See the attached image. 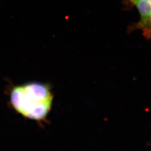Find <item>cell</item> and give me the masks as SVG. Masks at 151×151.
I'll return each mask as SVG.
<instances>
[{
	"mask_svg": "<svg viewBox=\"0 0 151 151\" xmlns=\"http://www.w3.org/2000/svg\"><path fill=\"white\" fill-rule=\"evenodd\" d=\"M151 34V15L150 16V23H149V25L148 29L147 31V33L145 35L147 36L148 37L149 35H150Z\"/></svg>",
	"mask_w": 151,
	"mask_h": 151,
	"instance_id": "3957f363",
	"label": "cell"
},
{
	"mask_svg": "<svg viewBox=\"0 0 151 151\" xmlns=\"http://www.w3.org/2000/svg\"><path fill=\"white\" fill-rule=\"evenodd\" d=\"M53 98L48 85L31 82L14 88L11 102L15 110L26 118L42 121L51 110Z\"/></svg>",
	"mask_w": 151,
	"mask_h": 151,
	"instance_id": "6da1fadb",
	"label": "cell"
},
{
	"mask_svg": "<svg viewBox=\"0 0 151 151\" xmlns=\"http://www.w3.org/2000/svg\"><path fill=\"white\" fill-rule=\"evenodd\" d=\"M143 1H146L150 3V4H151V0H143Z\"/></svg>",
	"mask_w": 151,
	"mask_h": 151,
	"instance_id": "277c9868",
	"label": "cell"
},
{
	"mask_svg": "<svg viewBox=\"0 0 151 151\" xmlns=\"http://www.w3.org/2000/svg\"><path fill=\"white\" fill-rule=\"evenodd\" d=\"M137 8L141 15V19L137 24V27L147 33L148 29L151 15V4L143 0H131Z\"/></svg>",
	"mask_w": 151,
	"mask_h": 151,
	"instance_id": "7a4b0ae2",
	"label": "cell"
}]
</instances>
